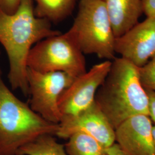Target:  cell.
<instances>
[{"label":"cell","mask_w":155,"mask_h":155,"mask_svg":"<svg viewBox=\"0 0 155 155\" xmlns=\"http://www.w3.org/2000/svg\"><path fill=\"white\" fill-rule=\"evenodd\" d=\"M107 155H126L116 143L106 148Z\"/></svg>","instance_id":"19"},{"label":"cell","mask_w":155,"mask_h":155,"mask_svg":"<svg viewBox=\"0 0 155 155\" xmlns=\"http://www.w3.org/2000/svg\"><path fill=\"white\" fill-rule=\"evenodd\" d=\"M152 133H153V143H154V155H155V124L153 126Z\"/></svg>","instance_id":"20"},{"label":"cell","mask_w":155,"mask_h":155,"mask_svg":"<svg viewBox=\"0 0 155 155\" xmlns=\"http://www.w3.org/2000/svg\"><path fill=\"white\" fill-rule=\"evenodd\" d=\"M27 67L38 72H64L75 78L87 71L84 54L67 32L37 43L30 50Z\"/></svg>","instance_id":"5"},{"label":"cell","mask_w":155,"mask_h":155,"mask_svg":"<svg viewBox=\"0 0 155 155\" xmlns=\"http://www.w3.org/2000/svg\"><path fill=\"white\" fill-rule=\"evenodd\" d=\"M83 54H94L106 61L115 58L112 26L102 0H81L71 28L67 31Z\"/></svg>","instance_id":"4"},{"label":"cell","mask_w":155,"mask_h":155,"mask_svg":"<svg viewBox=\"0 0 155 155\" xmlns=\"http://www.w3.org/2000/svg\"><path fill=\"white\" fill-rule=\"evenodd\" d=\"M95 102L116 129L137 115L150 116V100L140 79V68L130 61L115 58Z\"/></svg>","instance_id":"2"},{"label":"cell","mask_w":155,"mask_h":155,"mask_svg":"<svg viewBox=\"0 0 155 155\" xmlns=\"http://www.w3.org/2000/svg\"><path fill=\"white\" fill-rule=\"evenodd\" d=\"M77 133L89 135L106 148L116 143L115 129L95 101L77 114L63 116L55 136L68 140Z\"/></svg>","instance_id":"7"},{"label":"cell","mask_w":155,"mask_h":155,"mask_svg":"<svg viewBox=\"0 0 155 155\" xmlns=\"http://www.w3.org/2000/svg\"><path fill=\"white\" fill-rule=\"evenodd\" d=\"M17 155H68L64 144L59 143L53 135L45 134L18 150Z\"/></svg>","instance_id":"14"},{"label":"cell","mask_w":155,"mask_h":155,"mask_svg":"<svg viewBox=\"0 0 155 155\" xmlns=\"http://www.w3.org/2000/svg\"><path fill=\"white\" fill-rule=\"evenodd\" d=\"M59 124L45 120L6 86L0 69V155H17L45 134L55 136Z\"/></svg>","instance_id":"3"},{"label":"cell","mask_w":155,"mask_h":155,"mask_svg":"<svg viewBox=\"0 0 155 155\" xmlns=\"http://www.w3.org/2000/svg\"><path fill=\"white\" fill-rule=\"evenodd\" d=\"M111 61L95 64L83 75L75 78L61 94L58 105L62 116L75 114L95 101V95L109 71Z\"/></svg>","instance_id":"8"},{"label":"cell","mask_w":155,"mask_h":155,"mask_svg":"<svg viewBox=\"0 0 155 155\" xmlns=\"http://www.w3.org/2000/svg\"><path fill=\"white\" fill-rule=\"evenodd\" d=\"M140 79L144 89L155 92V55L140 68Z\"/></svg>","instance_id":"15"},{"label":"cell","mask_w":155,"mask_h":155,"mask_svg":"<svg viewBox=\"0 0 155 155\" xmlns=\"http://www.w3.org/2000/svg\"><path fill=\"white\" fill-rule=\"evenodd\" d=\"M150 100V117L155 124V92L145 90Z\"/></svg>","instance_id":"18"},{"label":"cell","mask_w":155,"mask_h":155,"mask_svg":"<svg viewBox=\"0 0 155 155\" xmlns=\"http://www.w3.org/2000/svg\"><path fill=\"white\" fill-rule=\"evenodd\" d=\"M116 38L133 28L143 14L141 0H102Z\"/></svg>","instance_id":"11"},{"label":"cell","mask_w":155,"mask_h":155,"mask_svg":"<svg viewBox=\"0 0 155 155\" xmlns=\"http://www.w3.org/2000/svg\"><path fill=\"white\" fill-rule=\"evenodd\" d=\"M67 140L64 146L68 155H107L106 148L87 134L75 133Z\"/></svg>","instance_id":"13"},{"label":"cell","mask_w":155,"mask_h":155,"mask_svg":"<svg viewBox=\"0 0 155 155\" xmlns=\"http://www.w3.org/2000/svg\"><path fill=\"white\" fill-rule=\"evenodd\" d=\"M22 0H0V8L7 14L12 15L17 11Z\"/></svg>","instance_id":"16"},{"label":"cell","mask_w":155,"mask_h":155,"mask_svg":"<svg viewBox=\"0 0 155 155\" xmlns=\"http://www.w3.org/2000/svg\"><path fill=\"white\" fill-rule=\"evenodd\" d=\"M115 52L139 68L155 55V16L147 17L115 41Z\"/></svg>","instance_id":"9"},{"label":"cell","mask_w":155,"mask_h":155,"mask_svg":"<svg viewBox=\"0 0 155 155\" xmlns=\"http://www.w3.org/2000/svg\"><path fill=\"white\" fill-rule=\"evenodd\" d=\"M0 54H1V51H0Z\"/></svg>","instance_id":"21"},{"label":"cell","mask_w":155,"mask_h":155,"mask_svg":"<svg viewBox=\"0 0 155 155\" xmlns=\"http://www.w3.org/2000/svg\"><path fill=\"white\" fill-rule=\"evenodd\" d=\"M36 16L50 22H59L69 16L77 0H33Z\"/></svg>","instance_id":"12"},{"label":"cell","mask_w":155,"mask_h":155,"mask_svg":"<svg viewBox=\"0 0 155 155\" xmlns=\"http://www.w3.org/2000/svg\"><path fill=\"white\" fill-rule=\"evenodd\" d=\"M51 22L36 16L33 0H22L15 13L0 8V43L5 50L9 63L8 80L13 90L28 96L27 59L30 50L40 41L60 34Z\"/></svg>","instance_id":"1"},{"label":"cell","mask_w":155,"mask_h":155,"mask_svg":"<svg viewBox=\"0 0 155 155\" xmlns=\"http://www.w3.org/2000/svg\"><path fill=\"white\" fill-rule=\"evenodd\" d=\"M143 13L147 17L155 16V0H141Z\"/></svg>","instance_id":"17"},{"label":"cell","mask_w":155,"mask_h":155,"mask_svg":"<svg viewBox=\"0 0 155 155\" xmlns=\"http://www.w3.org/2000/svg\"><path fill=\"white\" fill-rule=\"evenodd\" d=\"M75 78L63 72H40L27 68L29 105L45 120L59 124L61 113L59 100Z\"/></svg>","instance_id":"6"},{"label":"cell","mask_w":155,"mask_h":155,"mask_svg":"<svg viewBox=\"0 0 155 155\" xmlns=\"http://www.w3.org/2000/svg\"><path fill=\"white\" fill-rule=\"evenodd\" d=\"M153 124L150 116L129 118L115 129V141L126 155H154Z\"/></svg>","instance_id":"10"}]
</instances>
